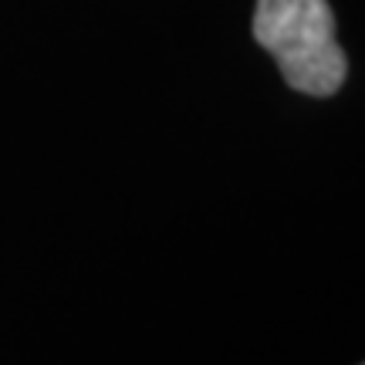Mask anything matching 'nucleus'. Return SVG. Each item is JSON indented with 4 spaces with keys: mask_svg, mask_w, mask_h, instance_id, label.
I'll return each instance as SVG.
<instances>
[{
    "mask_svg": "<svg viewBox=\"0 0 365 365\" xmlns=\"http://www.w3.org/2000/svg\"><path fill=\"white\" fill-rule=\"evenodd\" d=\"M254 41L277 61L281 78L301 95L328 98L345 85L349 61L328 0H257Z\"/></svg>",
    "mask_w": 365,
    "mask_h": 365,
    "instance_id": "1",
    "label": "nucleus"
},
{
    "mask_svg": "<svg viewBox=\"0 0 365 365\" xmlns=\"http://www.w3.org/2000/svg\"><path fill=\"white\" fill-rule=\"evenodd\" d=\"M362 365H365V362H362Z\"/></svg>",
    "mask_w": 365,
    "mask_h": 365,
    "instance_id": "2",
    "label": "nucleus"
}]
</instances>
